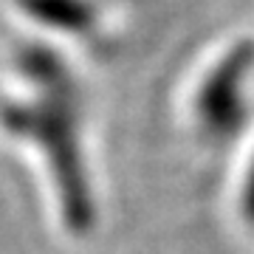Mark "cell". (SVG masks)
<instances>
[{"instance_id": "cell-1", "label": "cell", "mask_w": 254, "mask_h": 254, "mask_svg": "<svg viewBox=\"0 0 254 254\" xmlns=\"http://www.w3.org/2000/svg\"><path fill=\"white\" fill-rule=\"evenodd\" d=\"M243 63H246V54H237L235 60H229L215 73V79L206 85V93L200 99V116L206 119V125L215 133H229V130H235L240 125V119H237L240 99L235 93V85L240 82Z\"/></svg>"}, {"instance_id": "cell-2", "label": "cell", "mask_w": 254, "mask_h": 254, "mask_svg": "<svg viewBox=\"0 0 254 254\" xmlns=\"http://www.w3.org/2000/svg\"><path fill=\"white\" fill-rule=\"evenodd\" d=\"M40 17L51 20V23H60V26H82L88 20V11L76 0H43Z\"/></svg>"}, {"instance_id": "cell-3", "label": "cell", "mask_w": 254, "mask_h": 254, "mask_svg": "<svg viewBox=\"0 0 254 254\" xmlns=\"http://www.w3.org/2000/svg\"><path fill=\"white\" fill-rule=\"evenodd\" d=\"M246 212H252V218H254V175H252V187H249V195H246Z\"/></svg>"}]
</instances>
